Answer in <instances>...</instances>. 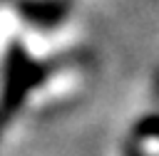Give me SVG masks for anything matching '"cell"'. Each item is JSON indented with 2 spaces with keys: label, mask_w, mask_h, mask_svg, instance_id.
Masks as SVG:
<instances>
[{
  "label": "cell",
  "mask_w": 159,
  "mask_h": 156,
  "mask_svg": "<svg viewBox=\"0 0 159 156\" xmlns=\"http://www.w3.org/2000/svg\"><path fill=\"white\" fill-rule=\"evenodd\" d=\"M157 97H159V84H157Z\"/></svg>",
  "instance_id": "obj_1"
}]
</instances>
